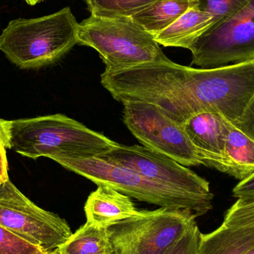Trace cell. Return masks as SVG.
<instances>
[{"instance_id":"cell-18","label":"cell","mask_w":254,"mask_h":254,"mask_svg":"<svg viewBox=\"0 0 254 254\" xmlns=\"http://www.w3.org/2000/svg\"><path fill=\"white\" fill-rule=\"evenodd\" d=\"M198 8L210 14L214 23L236 14L249 0H196Z\"/></svg>"},{"instance_id":"cell-24","label":"cell","mask_w":254,"mask_h":254,"mask_svg":"<svg viewBox=\"0 0 254 254\" xmlns=\"http://www.w3.org/2000/svg\"><path fill=\"white\" fill-rule=\"evenodd\" d=\"M233 196L237 199L254 198V173L244 180L240 181L233 189Z\"/></svg>"},{"instance_id":"cell-19","label":"cell","mask_w":254,"mask_h":254,"mask_svg":"<svg viewBox=\"0 0 254 254\" xmlns=\"http://www.w3.org/2000/svg\"><path fill=\"white\" fill-rule=\"evenodd\" d=\"M223 224L234 227L254 225V198L237 199L225 213Z\"/></svg>"},{"instance_id":"cell-17","label":"cell","mask_w":254,"mask_h":254,"mask_svg":"<svg viewBox=\"0 0 254 254\" xmlns=\"http://www.w3.org/2000/svg\"><path fill=\"white\" fill-rule=\"evenodd\" d=\"M158 0H86L91 14L131 16Z\"/></svg>"},{"instance_id":"cell-4","label":"cell","mask_w":254,"mask_h":254,"mask_svg":"<svg viewBox=\"0 0 254 254\" xmlns=\"http://www.w3.org/2000/svg\"><path fill=\"white\" fill-rule=\"evenodd\" d=\"M98 185H107L125 195L163 208L185 210L197 218L213 209V202L162 186L127 167L99 157L63 160L58 163Z\"/></svg>"},{"instance_id":"cell-10","label":"cell","mask_w":254,"mask_h":254,"mask_svg":"<svg viewBox=\"0 0 254 254\" xmlns=\"http://www.w3.org/2000/svg\"><path fill=\"white\" fill-rule=\"evenodd\" d=\"M230 121L220 113L203 112L190 118L183 127L203 165L228 174L225 145Z\"/></svg>"},{"instance_id":"cell-15","label":"cell","mask_w":254,"mask_h":254,"mask_svg":"<svg viewBox=\"0 0 254 254\" xmlns=\"http://www.w3.org/2000/svg\"><path fill=\"white\" fill-rule=\"evenodd\" d=\"M229 172L237 180L243 181L254 173V140L229 122L225 145Z\"/></svg>"},{"instance_id":"cell-6","label":"cell","mask_w":254,"mask_h":254,"mask_svg":"<svg viewBox=\"0 0 254 254\" xmlns=\"http://www.w3.org/2000/svg\"><path fill=\"white\" fill-rule=\"evenodd\" d=\"M192 65L213 68L254 60V0L236 14L219 21L190 46Z\"/></svg>"},{"instance_id":"cell-3","label":"cell","mask_w":254,"mask_h":254,"mask_svg":"<svg viewBox=\"0 0 254 254\" xmlns=\"http://www.w3.org/2000/svg\"><path fill=\"white\" fill-rule=\"evenodd\" d=\"M78 44L96 50L105 71H117L147 63L169 61L153 36L131 16L91 14L79 23Z\"/></svg>"},{"instance_id":"cell-9","label":"cell","mask_w":254,"mask_h":254,"mask_svg":"<svg viewBox=\"0 0 254 254\" xmlns=\"http://www.w3.org/2000/svg\"><path fill=\"white\" fill-rule=\"evenodd\" d=\"M98 157L127 167L158 185L213 202L214 195L205 179L173 158L146 146L118 143L111 151Z\"/></svg>"},{"instance_id":"cell-2","label":"cell","mask_w":254,"mask_h":254,"mask_svg":"<svg viewBox=\"0 0 254 254\" xmlns=\"http://www.w3.org/2000/svg\"><path fill=\"white\" fill-rule=\"evenodd\" d=\"M78 27L68 7L41 17L14 19L0 36V50L21 68L50 65L78 44Z\"/></svg>"},{"instance_id":"cell-16","label":"cell","mask_w":254,"mask_h":254,"mask_svg":"<svg viewBox=\"0 0 254 254\" xmlns=\"http://www.w3.org/2000/svg\"><path fill=\"white\" fill-rule=\"evenodd\" d=\"M60 254H113L107 228L86 222L58 249Z\"/></svg>"},{"instance_id":"cell-11","label":"cell","mask_w":254,"mask_h":254,"mask_svg":"<svg viewBox=\"0 0 254 254\" xmlns=\"http://www.w3.org/2000/svg\"><path fill=\"white\" fill-rule=\"evenodd\" d=\"M84 211L86 222L108 228L134 216L137 210L128 195L107 185H98L88 197Z\"/></svg>"},{"instance_id":"cell-25","label":"cell","mask_w":254,"mask_h":254,"mask_svg":"<svg viewBox=\"0 0 254 254\" xmlns=\"http://www.w3.org/2000/svg\"><path fill=\"white\" fill-rule=\"evenodd\" d=\"M25 1H26L27 4L33 6L41 2V1H44V0H25Z\"/></svg>"},{"instance_id":"cell-20","label":"cell","mask_w":254,"mask_h":254,"mask_svg":"<svg viewBox=\"0 0 254 254\" xmlns=\"http://www.w3.org/2000/svg\"><path fill=\"white\" fill-rule=\"evenodd\" d=\"M40 251L37 246L0 225V254H32Z\"/></svg>"},{"instance_id":"cell-28","label":"cell","mask_w":254,"mask_h":254,"mask_svg":"<svg viewBox=\"0 0 254 254\" xmlns=\"http://www.w3.org/2000/svg\"><path fill=\"white\" fill-rule=\"evenodd\" d=\"M51 254H60L59 251H58V249H57V250H55V252H52Z\"/></svg>"},{"instance_id":"cell-7","label":"cell","mask_w":254,"mask_h":254,"mask_svg":"<svg viewBox=\"0 0 254 254\" xmlns=\"http://www.w3.org/2000/svg\"><path fill=\"white\" fill-rule=\"evenodd\" d=\"M0 225L47 253L73 234L65 219L36 205L10 179L0 182Z\"/></svg>"},{"instance_id":"cell-22","label":"cell","mask_w":254,"mask_h":254,"mask_svg":"<svg viewBox=\"0 0 254 254\" xmlns=\"http://www.w3.org/2000/svg\"><path fill=\"white\" fill-rule=\"evenodd\" d=\"M232 124L254 140V93L241 116Z\"/></svg>"},{"instance_id":"cell-5","label":"cell","mask_w":254,"mask_h":254,"mask_svg":"<svg viewBox=\"0 0 254 254\" xmlns=\"http://www.w3.org/2000/svg\"><path fill=\"white\" fill-rule=\"evenodd\" d=\"M185 210L160 208L136 214L107 228L113 254H161L196 224Z\"/></svg>"},{"instance_id":"cell-1","label":"cell","mask_w":254,"mask_h":254,"mask_svg":"<svg viewBox=\"0 0 254 254\" xmlns=\"http://www.w3.org/2000/svg\"><path fill=\"white\" fill-rule=\"evenodd\" d=\"M8 149L28 158L63 160L101 156L117 142L62 114L4 120Z\"/></svg>"},{"instance_id":"cell-12","label":"cell","mask_w":254,"mask_h":254,"mask_svg":"<svg viewBox=\"0 0 254 254\" xmlns=\"http://www.w3.org/2000/svg\"><path fill=\"white\" fill-rule=\"evenodd\" d=\"M254 248V225H222L213 232L201 234L196 254H245Z\"/></svg>"},{"instance_id":"cell-13","label":"cell","mask_w":254,"mask_h":254,"mask_svg":"<svg viewBox=\"0 0 254 254\" xmlns=\"http://www.w3.org/2000/svg\"><path fill=\"white\" fill-rule=\"evenodd\" d=\"M214 24L213 18L195 5L157 34L155 41L164 47L189 49L192 42Z\"/></svg>"},{"instance_id":"cell-8","label":"cell","mask_w":254,"mask_h":254,"mask_svg":"<svg viewBox=\"0 0 254 254\" xmlns=\"http://www.w3.org/2000/svg\"><path fill=\"white\" fill-rule=\"evenodd\" d=\"M123 105L124 122L143 146L173 158L185 167L203 165L183 125L172 120L152 104L128 101Z\"/></svg>"},{"instance_id":"cell-27","label":"cell","mask_w":254,"mask_h":254,"mask_svg":"<svg viewBox=\"0 0 254 254\" xmlns=\"http://www.w3.org/2000/svg\"><path fill=\"white\" fill-rule=\"evenodd\" d=\"M245 254H254V248L252 249V250L249 251V252H246Z\"/></svg>"},{"instance_id":"cell-26","label":"cell","mask_w":254,"mask_h":254,"mask_svg":"<svg viewBox=\"0 0 254 254\" xmlns=\"http://www.w3.org/2000/svg\"><path fill=\"white\" fill-rule=\"evenodd\" d=\"M52 253H47V252H43V251H40V252H36V253L32 254H51Z\"/></svg>"},{"instance_id":"cell-14","label":"cell","mask_w":254,"mask_h":254,"mask_svg":"<svg viewBox=\"0 0 254 254\" xmlns=\"http://www.w3.org/2000/svg\"><path fill=\"white\" fill-rule=\"evenodd\" d=\"M197 4L196 0H158L131 17L155 37Z\"/></svg>"},{"instance_id":"cell-21","label":"cell","mask_w":254,"mask_h":254,"mask_svg":"<svg viewBox=\"0 0 254 254\" xmlns=\"http://www.w3.org/2000/svg\"><path fill=\"white\" fill-rule=\"evenodd\" d=\"M201 234L198 225L195 224L174 246L161 254H196Z\"/></svg>"},{"instance_id":"cell-23","label":"cell","mask_w":254,"mask_h":254,"mask_svg":"<svg viewBox=\"0 0 254 254\" xmlns=\"http://www.w3.org/2000/svg\"><path fill=\"white\" fill-rule=\"evenodd\" d=\"M7 146V136L4 129V120L0 119V182L8 180V165H7L6 149Z\"/></svg>"}]
</instances>
